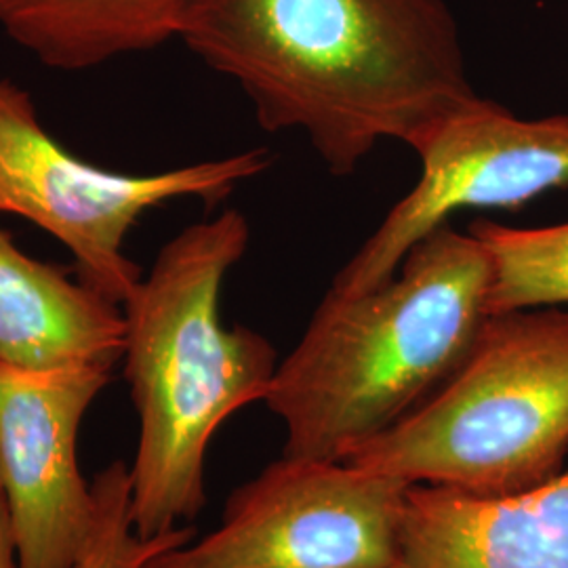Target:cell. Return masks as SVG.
Instances as JSON below:
<instances>
[{"label": "cell", "instance_id": "cell-11", "mask_svg": "<svg viewBox=\"0 0 568 568\" xmlns=\"http://www.w3.org/2000/svg\"><path fill=\"white\" fill-rule=\"evenodd\" d=\"M192 0H0V30L42 65L79 72L180 39Z\"/></svg>", "mask_w": 568, "mask_h": 568}, {"label": "cell", "instance_id": "cell-3", "mask_svg": "<svg viewBox=\"0 0 568 568\" xmlns=\"http://www.w3.org/2000/svg\"><path fill=\"white\" fill-rule=\"evenodd\" d=\"M248 239L236 209L185 227L122 304L124 377L140 417L131 516L148 539L201 514L211 438L264 403L278 368L264 335L222 321V286Z\"/></svg>", "mask_w": 568, "mask_h": 568}, {"label": "cell", "instance_id": "cell-7", "mask_svg": "<svg viewBox=\"0 0 568 568\" xmlns=\"http://www.w3.org/2000/svg\"><path fill=\"white\" fill-rule=\"evenodd\" d=\"M422 175L337 272L331 291L363 293L389 281L406 253L459 211L520 209L568 190V114L518 119L478 98L410 148Z\"/></svg>", "mask_w": 568, "mask_h": 568}, {"label": "cell", "instance_id": "cell-5", "mask_svg": "<svg viewBox=\"0 0 568 568\" xmlns=\"http://www.w3.org/2000/svg\"><path fill=\"white\" fill-rule=\"evenodd\" d=\"M270 164L272 154L257 148L150 175L108 171L70 154L42 126L30 93L0 81V213L58 239L82 283L121 307L143 278L122 251L143 213L178 199L222 203Z\"/></svg>", "mask_w": 568, "mask_h": 568}, {"label": "cell", "instance_id": "cell-1", "mask_svg": "<svg viewBox=\"0 0 568 568\" xmlns=\"http://www.w3.org/2000/svg\"><path fill=\"white\" fill-rule=\"evenodd\" d=\"M180 41L335 178L480 98L447 0H192Z\"/></svg>", "mask_w": 568, "mask_h": 568}, {"label": "cell", "instance_id": "cell-4", "mask_svg": "<svg viewBox=\"0 0 568 568\" xmlns=\"http://www.w3.org/2000/svg\"><path fill=\"white\" fill-rule=\"evenodd\" d=\"M345 462L485 497L558 476L568 464V310L490 314L447 384Z\"/></svg>", "mask_w": 568, "mask_h": 568}, {"label": "cell", "instance_id": "cell-6", "mask_svg": "<svg viewBox=\"0 0 568 568\" xmlns=\"http://www.w3.org/2000/svg\"><path fill=\"white\" fill-rule=\"evenodd\" d=\"M410 485L283 455L236 488L220 528L143 568H396Z\"/></svg>", "mask_w": 568, "mask_h": 568}, {"label": "cell", "instance_id": "cell-13", "mask_svg": "<svg viewBox=\"0 0 568 568\" xmlns=\"http://www.w3.org/2000/svg\"><path fill=\"white\" fill-rule=\"evenodd\" d=\"M98 516L91 539L74 568H143L166 549L194 539V528L178 527L156 537H142L131 516V474L124 462H114L93 480Z\"/></svg>", "mask_w": 568, "mask_h": 568}, {"label": "cell", "instance_id": "cell-10", "mask_svg": "<svg viewBox=\"0 0 568 568\" xmlns=\"http://www.w3.org/2000/svg\"><path fill=\"white\" fill-rule=\"evenodd\" d=\"M124 352V316L89 284L26 255L0 230V363L23 368L103 365Z\"/></svg>", "mask_w": 568, "mask_h": 568}, {"label": "cell", "instance_id": "cell-12", "mask_svg": "<svg viewBox=\"0 0 568 568\" xmlns=\"http://www.w3.org/2000/svg\"><path fill=\"white\" fill-rule=\"evenodd\" d=\"M469 232L487 248L490 314L568 305V222L511 227L476 220Z\"/></svg>", "mask_w": 568, "mask_h": 568}, {"label": "cell", "instance_id": "cell-8", "mask_svg": "<svg viewBox=\"0 0 568 568\" xmlns=\"http://www.w3.org/2000/svg\"><path fill=\"white\" fill-rule=\"evenodd\" d=\"M110 375L103 365L0 363V488L20 568H74L84 554L98 499L82 478L77 445Z\"/></svg>", "mask_w": 568, "mask_h": 568}, {"label": "cell", "instance_id": "cell-14", "mask_svg": "<svg viewBox=\"0 0 568 568\" xmlns=\"http://www.w3.org/2000/svg\"><path fill=\"white\" fill-rule=\"evenodd\" d=\"M0 568H20L18 544L9 518V508L0 488Z\"/></svg>", "mask_w": 568, "mask_h": 568}, {"label": "cell", "instance_id": "cell-9", "mask_svg": "<svg viewBox=\"0 0 568 568\" xmlns=\"http://www.w3.org/2000/svg\"><path fill=\"white\" fill-rule=\"evenodd\" d=\"M396 568H568V464L499 497L410 485Z\"/></svg>", "mask_w": 568, "mask_h": 568}, {"label": "cell", "instance_id": "cell-2", "mask_svg": "<svg viewBox=\"0 0 568 568\" xmlns=\"http://www.w3.org/2000/svg\"><path fill=\"white\" fill-rule=\"evenodd\" d=\"M490 284L487 248L445 224L386 283L328 288L265 396L286 432L283 455L345 462L426 403L478 342Z\"/></svg>", "mask_w": 568, "mask_h": 568}]
</instances>
